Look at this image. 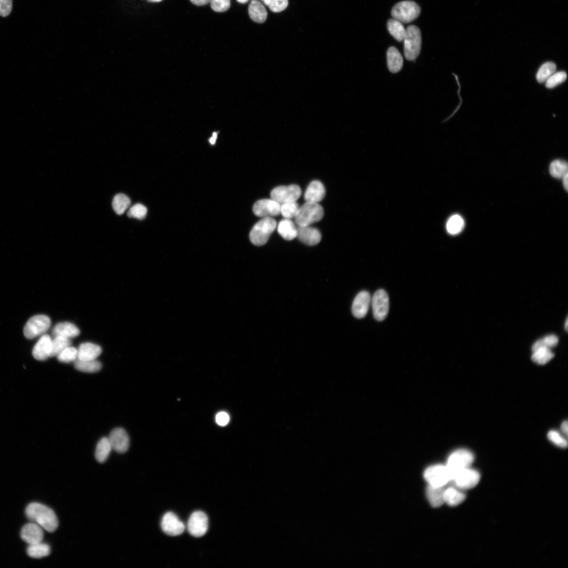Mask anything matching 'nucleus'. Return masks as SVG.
<instances>
[{
  "label": "nucleus",
  "instance_id": "5fc2aeb1",
  "mask_svg": "<svg viewBox=\"0 0 568 568\" xmlns=\"http://www.w3.org/2000/svg\"><path fill=\"white\" fill-rule=\"evenodd\" d=\"M147 1L151 3H159L162 2V0H147Z\"/></svg>",
  "mask_w": 568,
  "mask_h": 568
},
{
  "label": "nucleus",
  "instance_id": "79ce46f5",
  "mask_svg": "<svg viewBox=\"0 0 568 568\" xmlns=\"http://www.w3.org/2000/svg\"><path fill=\"white\" fill-rule=\"evenodd\" d=\"M147 213V210L145 206L141 204H137L130 209L128 215L129 217L143 219L145 218Z\"/></svg>",
  "mask_w": 568,
  "mask_h": 568
},
{
  "label": "nucleus",
  "instance_id": "7ed1b4c3",
  "mask_svg": "<svg viewBox=\"0 0 568 568\" xmlns=\"http://www.w3.org/2000/svg\"><path fill=\"white\" fill-rule=\"evenodd\" d=\"M276 227V221L272 217L263 218L251 229L249 234L250 242L258 246L265 245Z\"/></svg>",
  "mask_w": 568,
  "mask_h": 568
},
{
  "label": "nucleus",
  "instance_id": "9b49d317",
  "mask_svg": "<svg viewBox=\"0 0 568 568\" xmlns=\"http://www.w3.org/2000/svg\"><path fill=\"white\" fill-rule=\"evenodd\" d=\"M480 480V473L469 467L456 473L453 477L452 482L459 489H469L476 487Z\"/></svg>",
  "mask_w": 568,
  "mask_h": 568
},
{
  "label": "nucleus",
  "instance_id": "c03bdc74",
  "mask_svg": "<svg viewBox=\"0 0 568 568\" xmlns=\"http://www.w3.org/2000/svg\"><path fill=\"white\" fill-rule=\"evenodd\" d=\"M289 6V0H269L267 6L271 11L279 13L285 10Z\"/></svg>",
  "mask_w": 568,
  "mask_h": 568
},
{
  "label": "nucleus",
  "instance_id": "864d4df0",
  "mask_svg": "<svg viewBox=\"0 0 568 568\" xmlns=\"http://www.w3.org/2000/svg\"><path fill=\"white\" fill-rule=\"evenodd\" d=\"M237 1L240 4H245L248 2L249 0H237Z\"/></svg>",
  "mask_w": 568,
  "mask_h": 568
},
{
  "label": "nucleus",
  "instance_id": "a211bd4d",
  "mask_svg": "<svg viewBox=\"0 0 568 568\" xmlns=\"http://www.w3.org/2000/svg\"><path fill=\"white\" fill-rule=\"evenodd\" d=\"M43 535L42 528L35 522L25 525L21 532L22 539L29 545L42 543Z\"/></svg>",
  "mask_w": 568,
  "mask_h": 568
},
{
  "label": "nucleus",
  "instance_id": "a878e982",
  "mask_svg": "<svg viewBox=\"0 0 568 568\" xmlns=\"http://www.w3.org/2000/svg\"><path fill=\"white\" fill-rule=\"evenodd\" d=\"M444 487L428 485L426 489V496L430 504L434 508L441 506L444 502Z\"/></svg>",
  "mask_w": 568,
  "mask_h": 568
},
{
  "label": "nucleus",
  "instance_id": "7c9ffc66",
  "mask_svg": "<svg viewBox=\"0 0 568 568\" xmlns=\"http://www.w3.org/2000/svg\"><path fill=\"white\" fill-rule=\"evenodd\" d=\"M131 204L130 198L124 194H118L112 202L113 210L117 215H122Z\"/></svg>",
  "mask_w": 568,
  "mask_h": 568
},
{
  "label": "nucleus",
  "instance_id": "2f4dec72",
  "mask_svg": "<svg viewBox=\"0 0 568 568\" xmlns=\"http://www.w3.org/2000/svg\"><path fill=\"white\" fill-rule=\"evenodd\" d=\"M387 28L390 34L398 41L401 42L404 39L406 29L402 23L395 20L390 19L388 21Z\"/></svg>",
  "mask_w": 568,
  "mask_h": 568
},
{
  "label": "nucleus",
  "instance_id": "423d86ee",
  "mask_svg": "<svg viewBox=\"0 0 568 568\" xmlns=\"http://www.w3.org/2000/svg\"><path fill=\"white\" fill-rule=\"evenodd\" d=\"M421 7L414 2L405 1L397 4L393 8L392 16L401 23L412 22L420 16Z\"/></svg>",
  "mask_w": 568,
  "mask_h": 568
},
{
  "label": "nucleus",
  "instance_id": "4468645a",
  "mask_svg": "<svg viewBox=\"0 0 568 568\" xmlns=\"http://www.w3.org/2000/svg\"><path fill=\"white\" fill-rule=\"evenodd\" d=\"M161 527L164 532L171 536L180 535L185 530L184 523L172 512L167 513L163 516Z\"/></svg>",
  "mask_w": 568,
  "mask_h": 568
},
{
  "label": "nucleus",
  "instance_id": "f03ea898",
  "mask_svg": "<svg viewBox=\"0 0 568 568\" xmlns=\"http://www.w3.org/2000/svg\"><path fill=\"white\" fill-rule=\"evenodd\" d=\"M324 215V209L319 203L306 202L299 208L294 218L298 227L310 226L322 220Z\"/></svg>",
  "mask_w": 568,
  "mask_h": 568
},
{
  "label": "nucleus",
  "instance_id": "ddd939ff",
  "mask_svg": "<svg viewBox=\"0 0 568 568\" xmlns=\"http://www.w3.org/2000/svg\"><path fill=\"white\" fill-rule=\"evenodd\" d=\"M208 526V517L201 511L193 513L188 521V530L192 535L195 537L204 535L207 531Z\"/></svg>",
  "mask_w": 568,
  "mask_h": 568
},
{
  "label": "nucleus",
  "instance_id": "dca6fc26",
  "mask_svg": "<svg viewBox=\"0 0 568 568\" xmlns=\"http://www.w3.org/2000/svg\"><path fill=\"white\" fill-rule=\"evenodd\" d=\"M371 301V296L369 292L362 291L359 293L355 298L353 303V315L359 319L365 318L369 310Z\"/></svg>",
  "mask_w": 568,
  "mask_h": 568
},
{
  "label": "nucleus",
  "instance_id": "3c124183",
  "mask_svg": "<svg viewBox=\"0 0 568 568\" xmlns=\"http://www.w3.org/2000/svg\"><path fill=\"white\" fill-rule=\"evenodd\" d=\"M563 184L565 191L567 192L568 190V174H566L563 178Z\"/></svg>",
  "mask_w": 568,
  "mask_h": 568
},
{
  "label": "nucleus",
  "instance_id": "0eeeda50",
  "mask_svg": "<svg viewBox=\"0 0 568 568\" xmlns=\"http://www.w3.org/2000/svg\"><path fill=\"white\" fill-rule=\"evenodd\" d=\"M51 323V320L48 316L36 315L26 323L24 328V335L27 339H34L47 332Z\"/></svg>",
  "mask_w": 568,
  "mask_h": 568
},
{
  "label": "nucleus",
  "instance_id": "a19ab883",
  "mask_svg": "<svg viewBox=\"0 0 568 568\" xmlns=\"http://www.w3.org/2000/svg\"><path fill=\"white\" fill-rule=\"evenodd\" d=\"M567 78L566 73L561 71L555 73L546 81V86L548 88H554L564 82Z\"/></svg>",
  "mask_w": 568,
  "mask_h": 568
},
{
  "label": "nucleus",
  "instance_id": "39448f33",
  "mask_svg": "<svg viewBox=\"0 0 568 568\" xmlns=\"http://www.w3.org/2000/svg\"><path fill=\"white\" fill-rule=\"evenodd\" d=\"M474 460V456L468 450L461 449L453 452L448 457L446 465L450 473L451 482L456 473L470 467Z\"/></svg>",
  "mask_w": 568,
  "mask_h": 568
},
{
  "label": "nucleus",
  "instance_id": "f704fd0d",
  "mask_svg": "<svg viewBox=\"0 0 568 568\" xmlns=\"http://www.w3.org/2000/svg\"><path fill=\"white\" fill-rule=\"evenodd\" d=\"M556 65L553 62H547L544 64L538 71L536 78L538 82L541 83L546 82L547 79L555 73Z\"/></svg>",
  "mask_w": 568,
  "mask_h": 568
},
{
  "label": "nucleus",
  "instance_id": "e433bc0d",
  "mask_svg": "<svg viewBox=\"0 0 568 568\" xmlns=\"http://www.w3.org/2000/svg\"><path fill=\"white\" fill-rule=\"evenodd\" d=\"M70 338L62 336H55L52 341L51 357L57 355L71 345Z\"/></svg>",
  "mask_w": 568,
  "mask_h": 568
},
{
  "label": "nucleus",
  "instance_id": "b1692460",
  "mask_svg": "<svg viewBox=\"0 0 568 568\" xmlns=\"http://www.w3.org/2000/svg\"><path fill=\"white\" fill-rule=\"evenodd\" d=\"M387 58L388 68L392 73H396L401 70L403 64V57L396 48L392 47L388 50Z\"/></svg>",
  "mask_w": 568,
  "mask_h": 568
},
{
  "label": "nucleus",
  "instance_id": "09e8293b",
  "mask_svg": "<svg viewBox=\"0 0 568 568\" xmlns=\"http://www.w3.org/2000/svg\"><path fill=\"white\" fill-rule=\"evenodd\" d=\"M190 2L194 5L203 6L210 3L211 0H190Z\"/></svg>",
  "mask_w": 568,
  "mask_h": 568
},
{
  "label": "nucleus",
  "instance_id": "f3484780",
  "mask_svg": "<svg viewBox=\"0 0 568 568\" xmlns=\"http://www.w3.org/2000/svg\"><path fill=\"white\" fill-rule=\"evenodd\" d=\"M297 237L303 243L309 246H315L320 243L322 234L317 228L310 226L298 227Z\"/></svg>",
  "mask_w": 568,
  "mask_h": 568
},
{
  "label": "nucleus",
  "instance_id": "f8f14e48",
  "mask_svg": "<svg viewBox=\"0 0 568 568\" xmlns=\"http://www.w3.org/2000/svg\"><path fill=\"white\" fill-rule=\"evenodd\" d=\"M253 211L260 217L277 216L280 214V204L272 199L261 200L254 204Z\"/></svg>",
  "mask_w": 568,
  "mask_h": 568
},
{
  "label": "nucleus",
  "instance_id": "473e14b6",
  "mask_svg": "<svg viewBox=\"0 0 568 568\" xmlns=\"http://www.w3.org/2000/svg\"><path fill=\"white\" fill-rule=\"evenodd\" d=\"M74 366L78 370L84 372H97L102 368V364L98 361H80L77 360L75 361Z\"/></svg>",
  "mask_w": 568,
  "mask_h": 568
},
{
  "label": "nucleus",
  "instance_id": "20e7f679",
  "mask_svg": "<svg viewBox=\"0 0 568 568\" xmlns=\"http://www.w3.org/2000/svg\"><path fill=\"white\" fill-rule=\"evenodd\" d=\"M404 54L409 61H414L420 55L422 48V35L420 29L410 25L406 29L404 39Z\"/></svg>",
  "mask_w": 568,
  "mask_h": 568
},
{
  "label": "nucleus",
  "instance_id": "72a5a7b5",
  "mask_svg": "<svg viewBox=\"0 0 568 568\" xmlns=\"http://www.w3.org/2000/svg\"><path fill=\"white\" fill-rule=\"evenodd\" d=\"M567 163L562 160H557L553 161L549 168L550 174L557 178H563L567 174Z\"/></svg>",
  "mask_w": 568,
  "mask_h": 568
},
{
  "label": "nucleus",
  "instance_id": "de8ad7c7",
  "mask_svg": "<svg viewBox=\"0 0 568 568\" xmlns=\"http://www.w3.org/2000/svg\"><path fill=\"white\" fill-rule=\"evenodd\" d=\"M216 421L219 425L226 426L229 423L230 418L228 414L222 412L216 416Z\"/></svg>",
  "mask_w": 568,
  "mask_h": 568
},
{
  "label": "nucleus",
  "instance_id": "393cba45",
  "mask_svg": "<svg viewBox=\"0 0 568 568\" xmlns=\"http://www.w3.org/2000/svg\"><path fill=\"white\" fill-rule=\"evenodd\" d=\"M277 231L284 240L292 241L297 237V228L291 219L285 218L281 220L278 224Z\"/></svg>",
  "mask_w": 568,
  "mask_h": 568
},
{
  "label": "nucleus",
  "instance_id": "c756f323",
  "mask_svg": "<svg viewBox=\"0 0 568 568\" xmlns=\"http://www.w3.org/2000/svg\"><path fill=\"white\" fill-rule=\"evenodd\" d=\"M554 356L550 349L541 348L533 352L531 358L534 362L544 365L550 362Z\"/></svg>",
  "mask_w": 568,
  "mask_h": 568
},
{
  "label": "nucleus",
  "instance_id": "6e6552de",
  "mask_svg": "<svg viewBox=\"0 0 568 568\" xmlns=\"http://www.w3.org/2000/svg\"><path fill=\"white\" fill-rule=\"evenodd\" d=\"M425 480L429 485L444 487L451 482V476L446 466L436 465L427 468L424 472Z\"/></svg>",
  "mask_w": 568,
  "mask_h": 568
},
{
  "label": "nucleus",
  "instance_id": "8fccbe9b",
  "mask_svg": "<svg viewBox=\"0 0 568 568\" xmlns=\"http://www.w3.org/2000/svg\"><path fill=\"white\" fill-rule=\"evenodd\" d=\"M561 431L566 436H567L568 432V424L567 421H564L562 423L561 426Z\"/></svg>",
  "mask_w": 568,
  "mask_h": 568
},
{
  "label": "nucleus",
  "instance_id": "9d476101",
  "mask_svg": "<svg viewBox=\"0 0 568 568\" xmlns=\"http://www.w3.org/2000/svg\"><path fill=\"white\" fill-rule=\"evenodd\" d=\"M371 303L373 317L379 322L385 320L390 309L389 297L386 292L383 290L377 291L373 295Z\"/></svg>",
  "mask_w": 568,
  "mask_h": 568
},
{
  "label": "nucleus",
  "instance_id": "5701e85b",
  "mask_svg": "<svg viewBox=\"0 0 568 568\" xmlns=\"http://www.w3.org/2000/svg\"><path fill=\"white\" fill-rule=\"evenodd\" d=\"M53 335L62 336L68 338L77 337L80 334L79 328L73 324L63 322L57 324L53 328Z\"/></svg>",
  "mask_w": 568,
  "mask_h": 568
},
{
  "label": "nucleus",
  "instance_id": "603ef678",
  "mask_svg": "<svg viewBox=\"0 0 568 568\" xmlns=\"http://www.w3.org/2000/svg\"><path fill=\"white\" fill-rule=\"evenodd\" d=\"M217 138V133L216 132H214L213 134L212 137L210 139V143L212 145L214 144L215 143Z\"/></svg>",
  "mask_w": 568,
  "mask_h": 568
},
{
  "label": "nucleus",
  "instance_id": "c9c22d12",
  "mask_svg": "<svg viewBox=\"0 0 568 568\" xmlns=\"http://www.w3.org/2000/svg\"><path fill=\"white\" fill-rule=\"evenodd\" d=\"M465 222L463 218L458 215L452 216L447 223V230L448 233L452 235L459 233L464 228Z\"/></svg>",
  "mask_w": 568,
  "mask_h": 568
},
{
  "label": "nucleus",
  "instance_id": "1a4fd4ad",
  "mask_svg": "<svg viewBox=\"0 0 568 568\" xmlns=\"http://www.w3.org/2000/svg\"><path fill=\"white\" fill-rule=\"evenodd\" d=\"M302 190L297 185L279 186L271 193V199L280 204L296 202L302 196Z\"/></svg>",
  "mask_w": 568,
  "mask_h": 568
},
{
  "label": "nucleus",
  "instance_id": "a18cd8bd",
  "mask_svg": "<svg viewBox=\"0 0 568 568\" xmlns=\"http://www.w3.org/2000/svg\"><path fill=\"white\" fill-rule=\"evenodd\" d=\"M211 7L216 12L227 11L231 7V0H211Z\"/></svg>",
  "mask_w": 568,
  "mask_h": 568
},
{
  "label": "nucleus",
  "instance_id": "bb28decb",
  "mask_svg": "<svg viewBox=\"0 0 568 568\" xmlns=\"http://www.w3.org/2000/svg\"><path fill=\"white\" fill-rule=\"evenodd\" d=\"M466 499V495L459 488L450 487L445 489L444 502L450 506L459 505Z\"/></svg>",
  "mask_w": 568,
  "mask_h": 568
},
{
  "label": "nucleus",
  "instance_id": "6ab92c4d",
  "mask_svg": "<svg viewBox=\"0 0 568 568\" xmlns=\"http://www.w3.org/2000/svg\"><path fill=\"white\" fill-rule=\"evenodd\" d=\"M52 341L51 337L47 334L43 335L40 338L33 352L34 357L37 360L44 361L51 357Z\"/></svg>",
  "mask_w": 568,
  "mask_h": 568
},
{
  "label": "nucleus",
  "instance_id": "4d7b16f0",
  "mask_svg": "<svg viewBox=\"0 0 568 568\" xmlns=\"http://www.w3.org/2000/svg\"><path fill=\"white\" fill-rule=\"evenodd\" d=\"M567 324L568 323H567V319L566 320V322H565V329L566 331L567 330Z\"/></svg>",
  "mask_w": 568,
  "mask_h": 568
},
{
  "label": "nucleus",
  "instance_id": "2eb2a0df",
  "mask_svg": "<svg viewBox=\"0 0 568 568\" xmlns=\"http://www.w3.org/2000/svg\"><path fill=\"white\" fill-rule=\"evenodd\" d=\"M108 438L112 449L115 452L122 454L128 450L130 439L127 431L124 429L117 428L113 429Z\"/></svg>",
  "mask_w": 568,
  "mask_h": 568
},
{
  "label": "nucleus",
  "instance_id": "6e6d98bb",
  "mask_svg": "<svg viewBox=\"0 0 568 568\" xmlns=\"http://www.w3.org/2000/svg\"><path fill=\"white\" fill-rule=\"evenodd\" d=\"M261 1H262V2H263V3H264V4H265V5L266 6H267V5H268V2H269V0H261Z\"/></svg>",
  "mask_w": 568,
  "mask_h": 568
},
{
  "label": "nucleus",
  "instance_id": "412c9836",
  "mask_svg": "<svg viewBox=\"0 0 568 568\" xmlns=\"http://www.w3.org/2000/svg\"><path fill=\"white\" fill-rule=\"evenodd\" d=\"M101 348L94 343L85 342L81 344L78 350L77 360L80 361H93L101 354Z\"/></svg>",
  "mask_w": 568,
  "mask_h": 568
},
{
  "label": "nucleus",
  "instance_id": "37998d69",
  "mask_svg": "<svg viewBox=\"0 0 568 568\" xmlns=\"http://www.w3.org/2000/svg\"><path fill=\"white\" fill-rule=\"evenodd\" d=\"M548 438L552 443L560 448H565L567 446V440L556 431L551 430L549 431L548 433Z\"/></svg>",
  "mask_w": 568,
  "mask_h": 568
},
{
  "label": "nucleus",
  "instance_id": "aec40b11",
  "mask_svg": "<svg viewBox=\"0 0 568 568\" xmlns=\"http://www.w3.org/2000/svg\"><path fill=\"white\" fill-rule=\"evenodd\" d=\"M326 195V190L323 184L318 180L312 181L308 186L305 193L306 202L318 203L321 202Z\"/></svg>",
  "mask_w": 568,
  "mask_h": 568
},
{
  "label": "nucleus",
  "instance_id": "49530a36",
  "mask_svg": "<svg viewBox=\"0 0 568 568\" xmlns=\"http://www.w3.org/2000/svg\"><path fill=\"white\" fill-rule=\"evenodd\" d=\"M12 0H0V16H8L12 11Z\"/></svg>",
  "mask_w": 568,
  "mask_h": 568
},
{
  "label": "nucleus",
  "instance_id": "58836bf2",
  "mask_svg": "<svg viewBox=\"0 0 568 568\" xmlns=\"http://www.w3.org/2000/svg\"><path fill=\"white\" fill-rule=\"evenodd\" d=\"M57 357L58 360L62 363H69L75 362L78 358V350L72 346H68L59 353Z\"/></svg>",
  "mask_w": 568,
  "mask_h": 568
},
{
  "label": "nucleus",
  "instance_id": "4be33fe9",
  "mask_svg": "<svg viewBox=\"0 0 568 568\" xmlns=\"http://www.w3.org/2000/svg\"><path fill=\"white\" fill-rule=\"evenodd\" d=\"M250 19L254 22L262 24L267 18V12L264 6L258 0H252L248 7Z\"/></svg>",
  "mask_w": 568,
  "mask_h": 568
},
{
  "label": "nucleus",
  "instance_id": "ea45409f",
  "mask_svg": "<svg viewBox=\"0 0 568 568\" xmlns=\"http://www.w3.org/2000/svg\"><path fill=\"white\" fill-rule=\"evenodd\" d=\"M299 207L296 202H289L280 204V214L282 216L288 219L294 218L296 215Z\"/></svg>",
  "mask_w": 568,
  "mask_h": 568
},
{
  "label": "nucleus",
  "instance_id": "4c0bfd02",
  "mask_svg": "<svg viewBox=\"0 0 568 568\" xmlns=\"http://www.w3.org/2000/svg\"><path fill=\"white\" fill-rule=\"evenodd\" d=\"M558 338L556 336L554 335H548L537 341L532 346V351L533 352L541 348H547L551 349L558 345Z\"/></svg>",
  "mask_w": 568,
  "mask_h": 568
},
{
  "label": "nucleus",
  "instance_id": "cd10ccee",
  "mask_svg": "<svg viewBox=\"0 0 568 568\" xmlns=\"http://www.w3.org/2000/svg\"><path fill=\"white\" fill-rule=\"evenodd\" d=\"M112 450L109 439L107 437L102 438L98 443L96 451V458L100 463L105 462L108 458Z\"/></svg>",
  "mask_w": 568,
  "mask_h": 568
},
{
  "label": "nucleus",
  "instance_id": "f257e3e1",
  "mask_svg": "<svg viewBox=\"0 0 568 568\" xmlns=\"http://www.w3.org/2000/svg\"><path fill=\"white\" fill-rule=\"evenodd\" d=\"M25 514L28 519L44 530L53 532L58 527L57 518L51 508L39 503H32L26 508Z\"/></svg>",
  "mask_w": 568,
  "mask_h": 568
},
{
  "label": "nucleus",
  "instance_id": "c85d7f7f",
  "mask_svg": "<svg viewBox=\"0 0 568 568\" xmlns=\"http://www.w3.org/2000/svg\"><path fill=\"white\" fill-rule=\"evenodd\" d=\"M50 547L48 544L42 543L29 545L27 549L28 556L36 559L47 557L50 554Z\"/></svg>",
  "mask_w": 568,
  "mask_h": 568
}]
</instances>
